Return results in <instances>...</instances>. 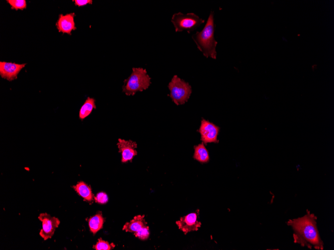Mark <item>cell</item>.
Here are the masks:
<instances>
[{"instance_id":"cell-3","label":"cell","mask_w":334,"mask_h":250,"mask_svg":"<svg viewBox=\"0 0 334 250\" xmlns=\"http://www.w3.org/2000/svg\"><path fill=\"white\" fill-rule=\"evenodd\" d=\"M150 79L145 69L133 67L130 76L124 81L122 92L130 96L138 91L146 90L151 83Z\"/></svg>"},{"instance_id":"cell-10","label":"cell","mask_w":334,"mask_h":250,"mask_svg":"<svg viewBox=\"0 0 334 250\" xmlns=\"http://www.w3.org/2000/svg\"><path fill=\"white\" fill-rule=\"evenodd\" d=\"M26 65L4 61L0 62V75L2 78L12 81L17 78L18 74Z\"/></svg>"},{"instance_id":"cell-15","label":"cell","mask_w":334,"mask_h":250,"mask_svg":"<svg viewBox=\"0 0 334 250\" xmlns=\"http://www.w3.org/2000/svg\"><path fill=\"white\" fill-rule=\"evenodd\" d=\"M104 219L100 212H98L94 216L90 217L88 220V226L90 231L96 234L103 227Z\"/></svg>"},{"instance_id":"cell-6","label":"cell","mask_w":334,"mask_h":250,"mask_svg":"<svg viewBox=\"0 0 334 250\" xmlns=\"http://www.w3.org/2000/svg\"><path fill=\"white\" fill-rule=\"evenodd\" d=\"M220 128L212 122L202 119L201 124L198 131L200 134V139L202 143H218V136Z\"/></svg>"},{"instance_id":"cell-18","label":"cell","mask_w":334,"mask_h":250,"mask_svg":"<svg viewBox=\"0 0 334 250\" xmlns=\"http://www.w3.org/2000/svg\"><path fill=\"white\" fill-rule=\"evenodd\" d=\"M6 2L10 4L12 9L23 10L26 7V2L25 0H7Z\"/></svg>"},{"instance_id":"cell-12","label":"cell","mask_w":334,"mask_h":250,"mask_svg":"<svg viewBox=\"0 0 334 250\" xmlns=\"http://www.w3.org/2000/svg\"><path fill=\"white\" fill-rule=\"evenodd\" d=\"M146 226L147 222L144 219V215H137L124 225L122 230L134 233Z\"/></svg>"},{"instance_id":"cell-8","label":"cell","mask_w":334,"mask_h":250,"mask_svg":"<svg viewBox=\"0 0 334 250\" xmlns=\"http://www.w3.org/2000/svg\"><path fill=\"white\" fill-rule=\"evenodd\" d=\"M199 214L200 210L197 209L195 212L182 217L176 224L185 235L191 231H196L202 225L198 220Z\"/></svg>"},{"instance_id":"cell-11","label":"cell","mask_w":334,"mask_h":250,"mask_svg":"<svg viewBox=\"0 0 334 250\" xmlns=\"http://www.w3.org/2000/svg\"><path fill=\"white\" fill-rule=\"evenodd\" d=\"M74 12L66 14H60L56 22V26L59 32L71 35L72 31L76 29L74 20Z\"/></svg>"},{"instance_id":"cell-2","label":"cell","mask_w":334,"mask_h":250,"mask_svg":"<svg viewBox=\"0 0 334 250\" xmlns=\"http://www.w3.org/2000/svg\"><path fill=\"white\" fill-rule=\"evenodd\" d=\"M214 14V12L211 11L203 29L194 34L192 38L205 57L216 59V48L218 42L214 36L216 25Z\"/></svg>"},{"instance_id":"cell-16","label":"cell","mask_w":334,"mask_h":250,"mask_svg":"<svg viewBox=\"0 0 334 250\" xmlns=\"http://www.w3.org/2000/svg\"><path fill=\"white\" fill-rule=\"evenodd\" d=\"M96 108V101L94 98L88 97L80 108L79 118L83 120L88 117L94 109Z\"/></svg>"},{"instance_id":"cell-7","label":"cell","mask_w":334,"mask_h":250,"mask_svg":"<svg viewBox=\"0 0 334 250\" xmlns=\"http://www.w3.org/2000/svg\"><path fill=\"white\" fill-rule=\"evenodd\" d=\"M38 219L42 223V229L40 232V236L44 240L50 239L60 224V220L46 213L40 214Z\"/></svg>"},{"instance_id":"cell-20","label":"cell","mask_w":334,"mask_h":250,"mask_svg":"<svg viewBox=\"0 0 334 250\" xmlns=\"http://www.w3.org/2000/svg\"><path fill=\"white\" fill-rule=\"evenodd\" d=\"M94 200L96 203L100 204H105L108 201V197L106 193L104 192H100L96 194L94 197Z\"/></svg>"},{"instance_id":"cell-4","label":"cell","mask_w":334,"mask_h":250,"mask_svg":"<svg viewBox=\"0 0 334 250\" xmlns=\"http://www.w3.org/2000/svg\"><path fill=\"white\" fill-rule=\"evenodd\" d=\"M170 96L176 105H182L188 101L192 92L189 83L174 75L168 84Z\"/></svg>"},{"instance_id":"cell-5","label":"cell","mask_w":334,"mask_h":250,"mask_svg":"<svg viewBox=\"0 0 334 250\" xmlns=\"http://www.w3.org/2000/svg\"><path fill=\"white\" fill-rule=\"evenodd\" d=\"M171 21L176 32L186 30L190 33L203 23L204 20L193 12L184 14L178 12L172 15Z\"/></svg>"},{"instance_id":"cell-17","label":"cell","mask_w":334,"mask_h":250,"mask_svg":"<svg viewBox=\"0 0 334 250\" xmlns=\"http://www.w3.org/2000/svg\"><path fill=\"white\" fill-rule=\"evenodd\" d=\"M115 245L113 243L109 244L108 242L102 240L101 238L98 239L93 248L96 250H110L114 249Z\"/></svg>"},{"instance_id":"cell-1","label":"cell","mask_w":334,"mask_h":250,"mask_svg":"<svg viewBox=\"0 0 334 250\" xmlns=\"http://www.w3.org/2000/svg\"><path fill=\"white\" fill-rule=\"evenodd\" d=\"M316 220V217L307 210L304 216L288 221L287 225L291 227L294 231L295 243L310 249H324V243L318 230Z\"/></svg>"},{"instance_id":"cell-19","label":"cell","mask_w":334,"mask_h":250,"mask_svg":"<svg viewBox=\"0 0 334 250\" xmlns=\"http://www.w3.org/2000/svg\"><path fill=\"white\" fill-rule=\"evenodd\" d=\"M134 234L136 237L140 240H146L150 236L149 227L148 226L144 227Z\"/></svg>"},{"instance_id":"cell-14","label":"cell","mask_w":334,"mask_h":250,"mask_svg":"<svg viewBox=\"0 0 334 250\" xmlns=\"http://www.w3.org/2000/svg\"><path fill=\"white\" fill-rule=\"evenodd\" d=\"M194 151L193 158L194 160L201 163H206L209 162L208 151L204 143L194 146Z\"/></svg>"},{"instance_id":"cell-21","label":"cell","mask_w":334,"mask_h":250,"mask_svg":"<svg viewBox=\"0 0 334 250\" xmlns=\"http://www.w3.org/2000/svg\"><path fill=\"white\" fill-rule=\"evenodd\" d=\"M74 2V4L79 7L83 6L87 4H92V0H72Z\"/></svg>"},{"instance_id":"cell-13","label":"cell","mask_w":334,"mask_h":250,"mask_svg":"<svg viewBox=\"0 0 334 250\" xmlns=\"http://www.w3.org/2000/svg\"><path fill=\"white\" fill-rule=\"evenodd\" d=\"M76 192L84 198V201L92 202L94 199L90 187L83 181L78 182L72 187Z\"/></svg>"},{"instance_id":"cell-9","label":"cell","mask_w":334,"mask_h":250,"mask_svg":"<svg viewBox=\"0 0 334 250\" xmlns=\"http://www.w3.org/2000/svg\"><path fill=\"white\" fill-rule=\"evenodd\" d=\"M116 145L118 152L121 153L122 163L132 161L134 157L138 154L136 150L137 144L134 141L119 138Z\"/></svg>"}]
</instances>
